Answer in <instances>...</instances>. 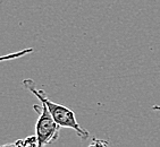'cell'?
<instances>
[{"mask_svg":"<svg viewBox=\"0 0 160 147\" xmlns=\"http://www.w3.org/2000/svg\"><path fill=\"white\" fill-rule=\"evenodd\" d=\"M7 145L28 147V146H39V143H38L37 135H34V136H28V137L23 138V139H18V140H16V141H14V143H10V144H7Z\"/></svg>","mask_w":160,"mask_h":147,"instance_id":"3957f363","label":"cell"},{"mask_svg":"<svg viewBox=\"0 0 160 147\" xmlns=\"http://www.w3.org/2000/svg\"><path fill=\"white\" fill-rule=\"evenodd\" d=\"M152 109H153V110H156V111H160V105H153V107H152Z\"/></svg>","mask_w":160,"mask_h":147,"instance_id":"5b68a950","label":"cell"},{"mask_svg":"<svg viewBox=\"0 0 160 147\" xmlns=\"http://www.w3.org/2000/svg\"><path fill=\"white\" fill-rule=\"evenodd\" d=\"M91 145H102V146H106V145H108V141H103V140H94Z\"/></svg>","mask_w":160,"mask_h":147,"instance_id":"277c9868","label":"cell"},{"mask_svg":"<svg viewBox=\"0 0 160 147\" xmlns=\"http://www.w3.org/2000/svg\"><path fill=\"white\" fill-rule=\"evenodd\" d=\"M22 85H23V87L25 89H28L31 93H33L39 98V101H42L46 103L51 116H53V119L56 120V122L58 123L59 126L73 129L78 135V137L81 139H83V140H85V139H88L90 137L89 131L82 128L80 126V123L77 122L74 111L71 110L69 107H65V105L58 104V103H55L51 100H49V98L47 97L46 93L35 87V83L32 79H24L22 82Z\"/></svg>","mask_w":160,"mask_h":147,"instance_id":"6da1fadb","label":"cell"},{"mask_svg":"<svg viewBox=\"0 0 160 147\" xmlns=\"http://www.w3.org/2000/svg\"><path fill=\"white\" fill-rule=\"evenodd\" d=\"M33 109L39 114L37 125H35V135H37L39 146L41 147L55 143L58 139L62 127L56 122V120L51 116L44 102L40 101V104L33 105Z\"/></svg>","mask_w":160,"mask_h":147,"instance_id":"7a4b0ae2","label":"cell"}]
</instances>
